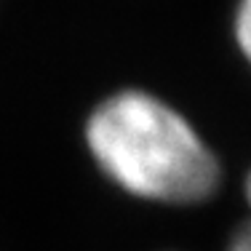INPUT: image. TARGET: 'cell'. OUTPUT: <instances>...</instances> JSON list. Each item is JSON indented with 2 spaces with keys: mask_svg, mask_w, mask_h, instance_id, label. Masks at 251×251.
<instances>
[{
  "mask_svg": "<svg viewBox=\"0 0 251 251\" xmlns=\"http://www.w3.org/2000/svg\"><path fill=\"white\" fill-rule=\"evenodd\" d=\"M83 142L118 190L160 206H198L222 184V163L195 123L147 88H118L94 104Z\"/></svg>",
  "mask_w": 251,
  "mask_h": 251,
  "instance_id": "1",
  "label": "cell"
},
{
  "mask_svg": "<svg viewBox=\"0 0 251 251\" xmlns=\"http://www.w3.org/2000/svg\"><path fill=\"white\" fill-rule=\"evenodd\" d=\"M232 38H235L241 56L251 67V0H238L235 3V11H232Z\"/></svg>",
  "mask_w": 251,
  "mask_h": 251,
  "instance_id": "2",
  "label": "cell"
},
{
  "mask_svg": "<svg viewBox=\"0 0 251 251\" xmlns=\"http://www.w3.org/2000/svg\"><path fill=\"white\" fill-rule=\"evenodd\" d=\"M227 251H251V222H246L243 227H238L232 232L230 243H227Z\"/></svg>",
  "mask_w": 251,
  "mask_h": 251,
  "instance_id": "3",
  "label": "cell"
},
{
  "mask_svg": "<svg viewBox=\"0 0 251 251\" xmlns=\"http://www.w3.org/2000/svg\"><path fill=\"white\" fill-rule=\"evenodd\" d=\"M243 198H246L249 208H251V169H249V174H246V182H243Z\"/></svg>",
  "mask_w": 251,
  "mask_h": 251,
  "instance_id": "4",
  "label": "cell"
}]
</instances>
